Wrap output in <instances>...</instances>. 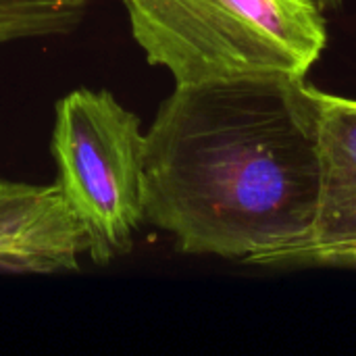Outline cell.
Segmentation results:
<instances>
[{
	"mask_svg": "<svg viewBox=\"0 0 356 356\" xmlns=\"http://www.w3.org/2000/svg\"><path fill=\"white\" fill-rule=\"evenodd\" d=\"M319 90L307 77L175 86L144 134V215L179 252L284 265L315 232Z\"/></svg>",
	"mask_w": 356,
	"mask_h": 356,
	"instance_id": "6da1fadb",
	"label": "cell"
},
{
	"mask_svg": "<svg viewBox=\"0 0 356 356\" xmlns=\"http://www.w3.org/2000/svg\"><path fill=\"white\" fill-rule=\"evenodd\" d=\"M146 60L175 86L307 77L327 46L323 13L305 0H123Z\"/></svg>",
	"mask_w": 356,
	"mask_h": 356,
	"instance_id": "7a4b0ae2",
	"label": "cell"
},
{
	"mask_svg": "<svg viewBox=\"0 0 356 356\" xmlns=\"http://www.w3.org/2000/svg\"><path fill=\"white\" fill-rule=\"evenodd\" d=\"M86 250L83 227L56 181L0 179V271L69 273Z\"/></svg>",
	"mask_w": 356,
	"mask_h": 356,
	"instance_id": "277c9868",
	"label": "cell"
},
{
	"mask_svg": "<svg viewBox=\"0 0 356 356\" xmlns=\"http://www.w3.org/2000/svg\"><path fill=\"white\" fill-rule=\"evenodd\" d=\"M56 184L77 215L94 265L134 246L144 215V134L111 92L77 88L54 108Z\"/></svg>",
	"mask_w": 356,
	"mask_h": 356,
	"instance_id": "3957f363",
	"label": "cell"
},
{
	"mask_svg": "<svg viewBox=\"0 0 356 356\" xmlns=\"http://www.w3.org/2000/svg\"><path fill=\"white\" fill-rule=\"evenodd\" d=\"M336 267H356V254H348L336 263Z\"/></svg>",
	"mask_w": 356,
	"mask_h": 356,
	"instance_id": "ba28073f",
	"label": "cell"
},
{
	"mask_svg": "<svg viewBox=\"0 0 356 356\" xmlns=\"http://www.w3.org/2000/svg\"><path fill=\"white\" fill-rule=\"evenodd\" d=\"M321 196L311 242L284 265H336L356 254V100L319 90Z\"/></svg>",
	"mask_w": 356,
	"mask_h": 356,
	"instance_id": "5b68a950",
	"label": "cell"
},
{
	"mask_svg": "<svg viewBox=\"0 0 356 356\" xmlns=\"http://www.w3.org/2000/svg\"><path fill=\"white\" fill-rule=\"evenodd\" d=\"M305 2H309L311 6H315L317 10L323 13V10H336V8H340L344 0H305Z\"/></svg>",
	"mask_w": 356,
	"mask_h": 356,
	"instance_id": "52a82bcc",
	"label": "cell"
},
{
	"mask_svg": "<svg viewBox=\"0 0 356 356\" xmlns=\"http://www.w3.org/2000/svg\"><path fill=\"white\" fill-rule=\"evenodd\" d=\"M90 0H0V44L73 31Z\"/></svg>",
	"mask_w": 356,
	"mask_h": 356,
	"instance_id": "8992f818",
	"label": "cell"
}]
</instances>
